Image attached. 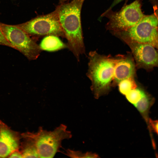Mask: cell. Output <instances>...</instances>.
<instances>
[{"mask_svg":"<svg viewBox=\"0 0 158 158\" xmlns=\"http://www.w3.org/2000/svg\"><path fill=\"white\" fill-rule=\"evenodd\" d=\"M84 0H72L56 8L60 23L67 40V47L78 60L84 52L80 14Z\"/></svg>","mask_w":158,"mask_h":158,"instance_id":"cell-1","label":"cell"},{"mask_svg":"<svg viewBox=\"0 0 158 158\" xmlns=\"http://www.w3.org/2000/svg\"><path fill=\"white\" fill-rule=\"evenodd\" d=\"M118 58L100 55L96 52L90 53L87 74L91 81V89L96 98L108 92L114 85V70Z\"/></svg>","mask_w":158,"mask_h":158,"instance_id":"cell-2","label":"cell"},{"mask_svg":"<svg viewBox=\"0 0 158 158\" xmlns=\"http://www.w3.org/2000/svg\"><path fill=\"white\" fill-rule=\"evenodd\" d=\"M21 135L23 138H29L34 142L39 158H53L61 147L62 141L72 137L71 132L63 124L53 131H48L40 127L35 133L26 132Z\"/></svg>","mask_w":158,"mask_h":158,"instance_id":"cell-3","label":"cell"},{"mask_svg":"<svg viewBox=\"0 0 158 158\" xmlns=\"http://www.w3.org/2000/svg\"><path fill=\"white\" fill-rule=\"evenodd\" d=\"M109 19L106 27L114 32L125 31L136 24L146 15L141 9L140 0H135L129 4H125L119 11L108 9L102 15Z\"/></svg>","mask_w":158,"mask_h":158,"instance_id":"cell-4","label":"cell"},{"mask_svg":"<svg viewBox=\"0 0 158 158\" xmlns=\"http://www.w3.org/2000/svg\"><path fill=\"white\" fill-rule=\"evenodd\" d=\"M0 29L14 49L19 51L30 60L36 59L41 52L39 46L30 36L15 25L0 22Z\"/></svg>","mask_w":158,"mask_h":158,"instance_id":"cell-5","label":"cell"},{"mask_svg":"<svg viewBox=\"0 0 158 158\" xmlns=\"http://www.w3.org/2000/svg\"><path fill=\"white\" fill-rule=\"evenodd\" d=\"M15 25L30 36L53 35L65 37L56 9L51 13L38 16L27 22Z\"/></svg>","mask_w":158,"mask_h":158,"instance_id":"cell-6","label":"cell"},{"mask_svg":"<svg viewBox=\"0 0 158 158\" xmlns=\"http://www.w3.org/2000/svg\"><path fill=\"white\" fill-rule=\"evenodd\" d=\"M158 18L154 12L151 15H146L127 30L118 32L136 42L150 44L158 50Z\"/></svg>","mask_w":158,"mask_h":158,"instance_id":"cell-7","label":"cell"},{"mask_svg":"<svg viewBox=\"0 0 158 158\" xmlns=\"http://www.w3.org/2000/svg\"><path fill=\"white\" fill-rule=\"evenodd\" d=\"M115 34L130 47L138 67L150 70L158 67V52L154 47L148 44L136 42L121 32Z\"/></svg>","mask_w":158,"mask_h":158,"instance_id":"cell-8","label":"cell"},{"mask_svg":"<svg viewBox=\"0 0 158 158\" xmlns=\"http://www.w3.org/2000/svg\"><path fill=\"white\" fill-rule=\"evenodd\" d=\"M19 133L0 120V158L6 157L20 147Z\"/></svg>","mask_w":158,"mask_h":158,"instance_id":"cell-9","label":"cell"},{"mask_svg":"<svg viewBox=\"0 0 158 158\" xmlns=\"http://www.w3.org/2000/svg\"><path fill=\"white\" fill-rule=\"evenodd\" d=\"M135 69L134 62L130 58L119 55L115 66L114 85L125 79L134 77Z\"/></svg>","mask_w":158,"mask_h":158,"instance_id":"cell-10","label":"cell"},{"mask_svg":"<svg viewBox=\"0 0 158 158\" xmlns=\"http://www.w3.org/2000/svg\"><path fill=\"white\" fill-rule=\"evenodd\" d=\"M39 46L41 50L49 51H58L67 47L58 36L53 35H48L45 37Z\"/></svg>","mask_w":158,"mask_h":158,"instance_id":"cell-11","label":"cell"},{"mask_svg":"<svg viewBox=\"0 0 158 158\" xmlns=\"http://www.w3.org/2000/svg\"><path fill=\"white\" fill-rule=\"evenodd\" d=\"M25 140L21 145L23 158H39L37 147L34 142L28 138H23Z\"/></svg>","mask_w":158,"mask_h":158,"instance_id":"cell-12","label":"cell"},{"mask_svg":"<svg viewBox=\"0 0 158 158\" xmlns=\"http://www.w3.org/2000/svg\"><path fill=\"white\" fill-rule=\"evenodd\" d=\"M151 102L150 97L146 93L140 100L134 105L145 118L151 104Z\"/></svg>","mask_w":158,"mask_h":158,"instance_id":"cell-13","label":"cell"},{"mask_svg":"<svg viewBox=\"0 0 158 158\" xmlns=\"http://www.w3.org/2000/svg\"><path fill=\"white\" fill-rule=\"evenodd\" d=\"M134 78V77H131L125 79L118 83L119 90L122 94L125 95L131 90L137 87Z\"/></svg>","mask_w":158,"mask_h":158,"instance_id":"cell-14","label":"cell"},{"mask_svg":"<svg viewBox=\"0 0 158 158\" xmlns=\"http://www.w3.org/2000/svg\"><path fill=\"white\" fill-rule=\"evenodd\" d=\"M145 93L143 90L137 87L131 90L125 96L127 100L134 105Z\"/></svg>","mask_w":158,"mask_h":158,"instance_id":"cell-15","label":"cell"},{"mask_svg":"<svg viewBox=\"0 0 158 158\" xmlns=\"http://www.w3.org/2000/svg\"><path fill=\"white\" fill-rule=\"evenodd\" d=\"M66 151L65 154L72 158H96L98 157L96 154L90 152L83 153L80 151H74L70 149L66 150Z\"/></svg>","mask_w":158,"mask_h":158,"instance_id":"cell-16","label":"cell"},{"mask_svg":"<svg viewBox=\"0 0 158 158\" xmlns=\"http://www.w3.org/2000/svg\"><path fill=\"white\" fill-rule=\"evenodd\" d=\"M0 45L5 46L14 49L12 45L7 40L0 29Z\"/></svg>","mask_w":158,"mask_h":158,"instance_id":"cell-17","label":"cell"},{"mask_svg":"<svg viewBox=\"0 0 158 158\" xmlns=\"http://www.w3.org/2000/svg\"><path fill=\"white\" fill-rule=\"evenodd\" d=\"M150 123L152 128L158 135V120H150Z\"/></svg>","mask_w":158,"mask_h":158,"instance_id":"cell-18","label":"cell"},{"mask_svg":"<svg viewBox=\"0 0 158 158\" xmlns=\"http://www.w3.org/2000/svg\"><path fill=\"white\" fill-rule=\"evenodd\" d=\"M8 157L9 158H23V156L20 151L18 150L12 152Z\"/></svg>","mask_w":158,"mask_h":158,"instance_id":"cell-19","label":"cell"},{"mask_svg":"<svg viewBox=\"0 0 158 158\" xmlns=\"http://www.w3.org/2000/svg\"><path fill=\"white\" fill-rule=\"evenodd\" d=\"M152 2L153 5L154 12L158 18V0H153Z\"/></svg>","mask_w":158,"mask_h":158,"instance_id":"cell-20","label":"cell"},{"mask_svg":"<svg viewBox=\"0 0 158 158\" xmlns=\"http://www.w3.org/2000/svg\"><path fill=\"white\" fill-rule=\"evenodd\" d=\"M123 0H114L112 5H111V6L108 9H111L112 7Z\"/></svg>","mask_w":158,"mask_h":158,"instance_id":"cell-21","label":"cell"}]
</instances>
